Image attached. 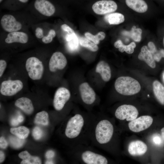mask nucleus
Returning <instances> with one entry per match:
<instances>
[{"label": "nucleus", "instance_id": "15", "mask_svg": "<svg viewBox=\"0 0 164 164\" xmlns=\"http://www.w3.org/2000/svg\"><path fill=\"white\" fill-rule=\"evenodd\" d=\"M147 149V147L145 143L140 140L131 142L128 147L129 153L133 156L142 155L145 153Z\"/></svg>", "mask_w": 164, "mask_h": 164}, {"label": "nucleus", "instance_id": "44", "mask_svg": "<svg viewBox=\"0 0 164 164\" xmlns=\"http://www.w3.org/2000/svg\"><path fill=\"white\" fill-rule=\"evenodd\" d=\"M45 163L46 164H54V162L52 159H48V160H47L46 162Z\"/></svg>", "mask_w": 164, "mask_h": 164}, {"label": "nucleus", "instance_id": "21", "mask_svg": "<svg viewBox=\"0 0 164 164\" xmlns=\"http://www.w3.org/2000/svg\"><path fill=\"white\" fill-rule=\"evenodd\" d=\"M154 95L158 102L164 105V86L159 81H154L152 84Z\"/></svg>", "mask_w": 164, "mask_h": 164}, {"label": "nucleus", "instance_id": "3", "mask_svg": "<svg viewBox=\"0 0 164 164\" xmlns=\"http://www.w3.org/2000/svg\"><path fill=\"white\" fill-rule=\"evenodd\" d=\"M88 146L80 145L73 146L74 161L85 164H107L108 163L106 157Z\"/></svg>", "mask_w": 164, "mask_h": 164}, {"label": "nucleus", "instance_id": "10", "mask_svg": "<svg viewBox=\"0 0 164 164\" xmlns=\"http://www.w3.org/2000/svg\"><path fill=\"white\" fill-rule=\"evenodd\" d=\"M153 121L151 117L148 115L142 116L131 121L128 123V126L131 131L138 132L149 128Z\"/></svg>", "mask_w": 164, "mask_h": 164}, {"label": "nucleus", "instance_id": "38", "mask_svg": "<svg viewBox=\"0 0 164 164\" xmlns=\"http://www.w3.org/2000/svg\"><path fill=\"white\" fill-rule=\"evenodd\" d=\"M8 145V142L5 138L3 137H1L0 138V148L3 149H5L6 148Z\"/></svg>", "mask_w": 164, "mask_h": 164}, {"label": "nucleus", "instance_id": "6", "mask_svg": "<svg viewBox=\"0 0 164 164\" xmlns=\"http://www.w3.org/2000/svg\"><path fill=\"white\" fill-rule=\"evenodd\" d=\"M138 114L137 109L131 105L123 104L119 106L116 110L114 115L118 119L131 121L137 118Z\"/></svg>", "mask_w": 164, "mask_h": 164}, {"label": "nucleus", "instance_id": "5", "mask_svg": "<svg viewBox=\"0 0 164 164\" xmlns=\"http://www.w3.org/2000/svg\"><path fill=\"white\" fill-rule=\"evenodd\" d=\"M25 67L29 77L32 80H38L42 78L44 66L38 58L34 56L29 58L26 61Z\"/></svg>", "mask_w": 164, "mask_h": 164}, {"label": "nucleus", "instance_id": "31", "mask_svg": "<svg viewBox=\"0 0 164 164\" xmlns=\"http://www.w3.org/2000/svg\"><path fill=\"white\" fill-rule=\"evenodd\" d=\"M69 42L68 46L71 50L75 51L77 50L78 47V41L76 35Z\"/></svg>", "mask_w": 164, "mask_h": 164}, {"label": "nucleus", "instance_id": "29", "mask_svg": "<svg viewBox=\"0 0 164 164\" xmlns=\"http://www.w3.org/2000/svg\"><path fill=\"white\" fill-rule=\"evenodd\" d=\"M9 141L11 146L15 148H19L23 145L25 141L24 139H21L17 136H11Z\"/></svg>", "mask_w": 164, "mask_h": 164}, {"label": "nucleus", "instance_id": "48", "mask_svg": "<svg viewBox=\"0 0 164 164\" xmlns=\"http://www.w3.org/2000/svg\"><path fill=\"white\" fill-rule=\"evenodd\" d=\"M162 79L164 82V72H163L162 74Z\"/></svg>", "mask_w": 164, "mask_h": 164}, {"label": "nucleus", "instance_id": "11", "mask_svg": "<svg viewBox=\"0 0 164 164\" xmlns=\"http://www.w3.org/2000/svg\"><path fill=\"white\" fill-rule=\"evenodd\" d=\"M80 97L82 102L87 105L94 104L96 99V93L87 82L81 84L79 87Z\"/></svg>", "mask_w": 164, "mask_h": 164}, {"label": "nucleus", "instance_id": "42", "mask_svg": "<svg viewBox=\"0 0 164 164\" xmlns=\"http://www.w3.org/2000/svg\"><path fill=\"white\" fill-rule=\"evenodd\" d=\"M100 41L103 40L105 38V34L102 32H100L97 34Z\"/></svg>", "mask_w": 164, "mask_h": 164}, {"label": "nucleus", "instance_id": "36", "mask_svg": "<svg viewBox=\"0 0 164 164\" xmlns=\"http://www.w3.org/2000/svg\"><path fill=\"white\" fill-rule=\"evenodd\" d=\"M7 66V63L3 60H0V77H1L4 72Z\"/></svg>", "mask_w": 164, "mask_h": 164}, {"label": "nucleus", "instance_id": "46", "mask_svg": "<svg viewBox=\"0 0 164 164\" xmlns=\"http://www.w3.org/2000/svg\"><path fill=\"white\" fill-rule=\"evenodd\" d=\"M18 0L22 3H26L29 0Z\"/></svg>", "mask_w": 164, "mask_h": 164}, {"label": "nucleus", "instance_id": "49", "mask_svg": "<svg viewBox=\"0 0 164 164\" xmlns=\"http://www.w3.org/2000/svg\"><path fill=\"white\" fill-rule=\"evenodd\" d=\"M2 0H0V2H1Z\"/></svg>", "mask_w": 164, "mask_h": 164}, {"label": "nucleus", "instance_id": "26", "mask_svg": "<svg viewBox=\"0 0 164 164\" xmlns=\"http://www.w3.org/2000/svg\"><path fill=\"white\" fill-rule=\"evenodd\" d=\"M10 132L17 137L22 139L27 138L29 133V129L24 126L12 128H10Z\"/></svg>", "mask_w": 164, "mask_h": 164}, {"label": "nucleus", "instance_id": "41", "mask_svg": "<svg viewBox=\"0 0 164 164\" xmlns=\"http://www.w3.org/2000/svg\"><path fill=\"white\" fill-rule=\"evenodd\" d=\"M10 122L11 125L13 126L17 125L20 123L17 116L12 118Z\"/></svg>", "mask_w": 164, "mask_h": 164}, {"label": "nucleus", "instance_id": "9", "mask_svg": "<svg viewBox=\"0 0 164 164\" xmlns=\"http://www.w3.org/2000/svg\"><path fill=\"white\" fill-rule=\"evenodd\" d=\"M117 7V4L113 1L102 0L94 3L92 6V9L96 14L104 15L114 12Z\"/></svg>", "mask_w": 164, "mask_h": 164}, {"label": "nucleus", "instance_id": "16", "mask_svg": "<svg viewBox=\"0 0 164 164\" xmlns=\"http://www.w3.org/2000/svg\"><path fill=\"white\" fill-rule=\"evenodd\" d=\"M29 39L28 35L25 32L18 31L9 32L5 39L8 44L19 43L22 44L26 43Z\"/></svg>", "mask_w": 164, "mask_h": 164}, {"label": "nucleus", "instance_id": "40", "mask_svg": "<svg viewBox=\"0 0 164 164\" xmlns=\"http://www.w3.org/2000/svg\"><path fill=\"white\" fill-rule=\"evenodd\" d=\"M55 152L52 150L48 151L45 154L46 157L48 159H51L54 158L55 156Z\"/></svg>", "mask_w": 164, "mask_h": 164}, {"label": "nucleus", "instance_id": "25", "mask_svg": "<svg viewBox=\"0 0 164 164\" xmlns=\"http://www.w3.org/2000/svg\"><path fill=\"white\" fill-rule=\"evenodd\" d=\"M142 30L139 28H136L133 26L130 31H125L122 32L123 34L128 36L136 42H140L142 39Z\"/></svg>", "mask_w": 164, "mask_h": 164}, {"label": "nucleus", "instance_id": "35", "mask_svg": "<svg viewBox=\"0 0 164 164\" xmlns=\"http://www.w3.org/2000/svg\"><path fill=\"white\" fill-rule=\"evenodd\" d=\"M61 28L63 30L67 32L69 34L73 35L76 34L73 30L66 24L62 25Z\"/></svg>", "mask_w": 164, "mask_h": 164}, {"label": "nucleus", "instance_id": "7", "mask_svg": "<svg viewBox=\"0 0 164 164\" xmlns=\"http://www.w3.org/2000/svg\"><path fill=\"white\" fill-rule=\"evenodd\" d=\"M23 86V83L20 80H5L1 84L0 92L3 95L12 96L20 91Z\"/></svg>", "mask_w": 164, "mask_h": 164}, {"label": "nucleus", "instance_id": "43", "mask_svg": "<svg viewBox=\"0 0 164 164\" xmlns=\"http://www.w3.org/2000/svg\"><path fill=\"white\" fill-rule=\"evenodd\" d=\"M5 159V155L4 152L1 151H0V163L2 162Z\"/></svg>", "mask_w": 164, "mask_h": 164}, {"label": "nucleus", "instance_id": "13", "mask_svg": "<svg viewBox=\"0 0 164 164\" xmlns=\"http://www.w3.org/2000/svg\"><path fill=\"white\" fill-rule=\"evenodd\" d=\"M67 59L63 54L60 52L54 53L49 62V67L51 72H55L57 70L63 69L67 65Z\"/></svg>", "mask_w": 164, "mask_h": 164}, {"label": "nucleus", "instance_id": "47", "mask_svg": "<svg viewBox=\"0 0 164 164\" xmlns=\"http://www.w3.org/2000/svg\"><path fill=\"white\" fill-rule=\"evenodd\" d=\"M162 41H163V46H164V34L163 36V37H162Z\"/></svg>", "mask_w": 164, "mask_h": 164}, {"label": "nucleus", "instance_id": "8", "mask_svg": "<svg viewBox=\"0 0 164 164\" xmlns=\"http://www.w3.org/2000/svg\"><path fill=\"white\" fill-rule=\"evenodd\" d=\"M70 96V92L67 88L61 87L58 88L55 93L53 101L55 109L57 111L62 110Z\"/></svg>", "mask_w": 164, "mask_h": 164}, {"label": "nucleus", "instance_id": "24", "mask_svg": "<svg viewBox=\"0 0 164 164\" xmlns=\"http://www.w3.org/2000/svg\"><path fill=\"white\" fill-rule=\"evenodd\" d=\"M114 46L118 49V50L123 53L125 51L129 54L132 53L134 51V49L136 47V45L134 42H132L127 45H125L122 43L121 41L118 40L114 43Z\"/></svg>", "mask_w": 164, "mask_h": 164}, {"label": "nucleus", "instance_id": "1", "mask_svg": "<svg viewBox=\"0 0 164 164\" xmlns=\"http://www.w3.org/2000/svg\"><path fill=\"white\" fill-rule=\"evenodd\" d=\"M95 116L91 114L76 112L69 118L65 127L64 135L70 141L73 147L80 145H88Z\"/></svg>", "mask_w": 164, "mask_h": 164}, {"label": "nucleus", "instance_id": "27", "mask_svg": "<svg viewBox=\"0 0 164 164\" xmlns=\"http://www.w3.org/2000/svg\"><path fill=\"white\" fill-rule=\"evenodd\" d=\"M79 42L81 46L87 48L92 52H96L98 49V47L97 44L86 37H81L80 39Z\"/></svg>", "mask_w": 164, "mask_h": 164}, {"label": "nucleus", "instance_id": "20", "mask_svg": "<svg viewBox=\"0 0 164 164\" xmlns=\"http://www.w3.org/2000/svg\"><path fill=\"white\" fill-rule=\"evenodd\" d=\"M125 2L128 7L138 13L145 12L148 9V5L144 0H125Z\"/></svg>", "mask_w": 164, "mask_h": 164}, {"label": "nucleus", "instance_id": "30", "mask_svg": "<svg viewBox=\"0 0 164 164\" xmlns=\"http://www.w3.org/2000/svg\"><path fill=\"white\" fill-rule=\"evenodd\" d=\"M56 35V33L54 30L50 29L46 36H44L42 38V42L46 44L51 43L53 40V39Z\"/></svg>", "mask_w": 164, "mask_h": 164}, {"label": "nucleus", "instance_id": "34", "mask_svg": "<svg viewBox=\"0 0 164 164\" xmlns=\"http://www.w3.org/2000/svg\"><path fill=\"white\" fill-rule=\"evenodd\" d=\"M85 36L87 38L96 44L99 43L100 40L97 35L94 36L90 32H87L85 33Z\"/></svg>", "mask_w": 164, "mask_h": 164}, {"label": "nucleus", "instance_id": "19", "mask_svg": "<svg viewBox=\"0 0 164 164\" xmlns=\"http://www.w3.org/2000/svg\"><path fill=\"white\" fill-rule=\"evenodd\" d=\"M15 105L28 114H31L34 111V107L31 101L26 97H22L17 99Z\"/></svg>", "mask_w": 164, "mask_h": 164}, {"label": "nucleus", "instance_id": "37", "mask_svg": "<svg viewBox=\"0 0 164 164\" xmlns=\"http://www.w3.org/2000/svg\"><path fill=\"white\" fill-rule=\"evenodd\" d=\"M35 35L38 39L42 38L43 37V31L40 27L37 28L35 30Z\"/></svg>", "mask_w": 164, "mask_h": 164}, {"label": "nucleus", "instance_id": "2", "mask_svg": "<svg viewBox=\"0 0 164 164\" xmlns=\"http://www.w3.org/2000/svg\"><path fill=\"white\" fill-rule=\"evenodd\" d=\"M114 132V126L110 121L99 115H95L91 130L90 142L102 148L111 141Z\"/></svg>", "mask_w": 164, "mask_h": 164}, {"label": "nucleus", "instance_id": "14", "mask_svg": "<svg viewBox=\"0 0 164 164\" xmlns=\"http://www.w3.org/2000/svg\"><path fill=\"white\" fill-rule=\"evenodd\" d=\"M34 6L39 12L44 16H50L55 12L54 6L47 0H36Z\"/></svg>", "mask_w": 164, "mask_h": 164}, {"label": "nucleus", "instance_id": "4", "mask_svg": "<svg viewBox=\"0 0 164 164\" xmlns=\"http://www.w3.org/2000/svg\"><path fill=\"white\" fill-rule=\"evenodd\" d=\"M114 87L119 93L125 95H131L138 93L141 87L139 82L129 77L121 76L118 78L114 83Z\"/></svg>", "mask_w": 164, "mask_h": 164}, {"label": "nucleus", "instance_id": "17", "mask_svg": "<svg viewBox=\"0 0 164 164\" xmlns=\"http://www.w3.org/2000/svg\"><path fill=\"white\" fill-rule=\"evenodd\" d=\"M96 72L101 75L103 80L105 82L109 80L111 77V72L110 67L106 62L101 60L97 64L96 69Z\"/></svg>", "mask_w": 164, "mask_h": 164}, {"label": "nucleus", "instance_id": "12", "mask_svg": "<svg viewBox=\"0 0 164 164\" xmlns=\"http://www.w3.org/2000/svg\"><path fill=\"white\" fill-rule=\"evenodd\" d=\"M1 26L5 31L11 32L18 31L22 28V25L13 15L5 14L2 17L0 21Z\"/></svg>", "mask_w": 164, "mask_h": 164}, {"label": "nucleus", "instance_id": "28", "mask_svg": "<svg viewBox=\"0 0 164 164\" xmlns=\"http://www.w3.org/2000/svg\"><path fill=\"white\" fill-rule=\"evenodd\" d=\"M34 122L38 124L47 125L49 124V115L48 113L45 111L37 113L36 115Z\"/></svg>", "mask_w": 164, "mask_h": 164}, {"label": "nucleus", "instance_id": "23", "mask_svg": "<svg viewBox=\"0 0 164 164\" xmlns=\"http://www.w3.org/2000/svg\"><path fill=\"white\" fill-rule=\"evenodd\" d=\"M104 19L110 25H118L124 22L125 17L121 13L114 12L105 15Z\"/></svg>", "mask_w": 164, "mask_h": 164}, {"label": "nucleus", "instance_id": "33", "mask_svg": "<svg viewBox=\"0 0 164 164\" xmlns=\"http://www.w3.org/2000/svg\"><path fill=\"white\" fill-rule=\"evenodd\" d=\"M43 132L42 129L38 127H36L33 129L32 135L36 140H39L42 137Z\"/></svg>", "mask_w": 164, "mask_h": 164}, {"label": "nucleus", "instance_id": "22", "mask_svg": "<svg viewBox=\"0 0 164 164\" xmlns=\"http://www.w3.org/2000/svg\"><path fill=\"white\" fill-rule=\"evenodd\" d=\"M19 157L22 159L21 164H40L41 161L40 158L37 156H32L26 151L20 153Z\"/></svg>", "mask_w": 164, "mask_h": 164}, {"label": "nucleus", "instance_id": "32", "mask_svg": "<svg viewBox=\"0 0 164 164\" xmlns=\"http://www.w3.org/2000/svg\"><path fill=\"white\" fill-rule=\"evenodd\" d=\"M152 55L155 61L159 62L162 58H164V49L162 48L158 49Z\"/></svg>", "mask_w": 164, "mask_h": 164}, {"label": "nucleus", "instance_id": "39", "mask_svg": "<svg viewBox=\"0 0 164 164\" xmlns=\"http://www.w3.org/2000/svg\"><path fill=\"white\" fill-rule=\"evenodd\" d=\"M152 140L154 143L157 145H160L162 143V140L161 137L157 135L153 136Z\"/></svg>", "mask_w": 164, "mask_h": 164}, {"label": "nucleus", "instance_id": "45", "mask_svg": "<svg viewBox=\"0 0 164 164\" xmlns=\"http://www.w3.org/2000/svg\"><path fill=\"white\" fill-rule=\"evenodd\" d=\"M161 131L162 137L164 140V127L162 128Z\"/></svg>", "mask_w": 164, "mask_h": 164}, {"label": "nucleus", "instance_id": "18", "mask_svg": "<svg viewBox=\"0 0 164 164\" xmlns=\"http://www.w3.org/2000/svg\"><path fill=\"white\" fill-rule=\"evenodd\" d=\"M138 59L145 62L150 67L154 68L156 67V63L148 47L143 46L141 49V51L138 56Z\"/></svg>", "mask_w": 164, "mask_h": 164}]
</instances>
